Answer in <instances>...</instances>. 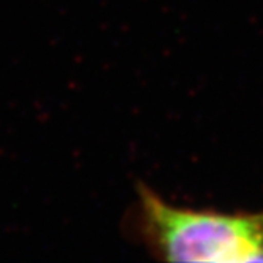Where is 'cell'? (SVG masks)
Listing matches in <instances>:
<instances>
[{"mask_svg":"<svg viewBox=\"0 0 263 263\" xmlns=\"http://www.w3.org/2000/svg\"><path fill=\"white\" fill-rule=\"evenodd\" d=\"M135 225L146 248L166 261H263V211L181 208L140 185Z\"/></svg>","mask_w":263,"mask_h":263,"instance_id":"6da1fadb","label":"cell"}]
</instances>
